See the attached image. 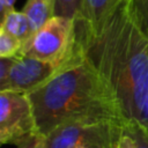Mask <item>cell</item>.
<instances>
[{
	"label": "cell",
	"instance_id": "obj_1",
	"mask_svg": "<svg viewBox=\"0 0 148 148\" xmlns=\"http://www.w3.org/2000/svg\"><path fill=\"white\" fill-rule=\"evenodd\" d=\"M76 39L113 91L125 123L148 133V34L134 0H123L96 25L76 22Z\"/></svg>",
	"mask_w": 148,
	"mask_h": 148
},
{
	"label": "cell",
	"instance_id": "obj_2",
	"mask_svg": "<svg viewBox=\"0 0 148 148\" xmlns=\"http://www.w3.org/2000/svg\"><path fill=\"white\" fill-rule=\"evenodd\" d=\"M28 96L42 136L73 120L110 119L125 123L113 91L79 42L65 66Z\"/></svg>",
	"mask_w": 148,
	"mask_h": 148
},
{
	"label": "cell",
	"instance_id": "obj_3",
	"mask_svg": "<svg viewBox=\"0 0 148 148\" xmlns=\"http://www.w3.org/2000/svg\"><path fill=\"white\" fill-rule=\"evenodd\" d=\"M125 123L110 119H82L65 123L40 135L42 148H118Z\"/></svg>",
	"mask_w": 148,
	"mask_h": 148
},
{
	"label": "cell",
	"instance_id": "obj_4",
	"mask_svg": "<svg viewBox=\"0 0 148 148\" xmlns=\"http://www.w3.org/2000/svg\"><path fill=\"white\" fill-rule=\"evenodd\" d=\"M76 47V21L54 15L24 44L22 56L62 62Z\"/></svg>",
	"mask_w": 148,
	"mask_h": 148
},
{
	"label": "cell",
	"instance_id": "obj_5",
	"mask_svg": "<svg viewBox=\"0 0 148 148\" xmlns=\"http://www.w3.org/2000/svg\"><path fill=\"white\" fill-rule=\"evenodd\" d=\"M37 134L28 94L12 89L0 90V142L20 146Z\"/></svg>",
	"mask_w": 148,
	"mask_h": 148
},
{
	"label": "cell",
	"instance_id": "obj_6",
	"mask_svg": "<svg viewBox=\"0 0 148 148\" xmlns=\"http://www.w3.org/2000/svg\"><path fill=\"white\" fill-rule=\"evenodd\" d=\"M68 59L62 62H54L27 56L17 57L9 71L7 80L0 86V90L12 89L28 94L53 77L65 66Z\"/></svg>",
	"mask_w": 148,
	"mask_h": 148
},
{
	"label": "cell",
	"instance_id": "obj_7",
	"mask_svg": "<svg viewBox=\"0 0 148 148\" xmlns=\"http://www.w3.org/2000/svg\"><path fill=\"white\" fill-rule=\"evenodd\" d=\"M1 29L6 30L10 35L21 39L24 44L34 36L35 30L32 28L30 18L27 14L22 12H17L15 9L9 10L2 16Z\"/></svg>",
	"mask_w": 148,
	"mask_h": 148
},
{
	"label": "cell",
	"instance_id": "obj_8",
	"mask_svg": "<svg viewBox=\"0 0 148 148\" xmlns=\"http://www.w3.org/2000/svg\"><path fill=\"white\" fill-rule=\"evenodd\" d=\"M123 0H84L80 21L87 25H96Z\"/></svg>",
	"mask_w": 148,
	"mask_h": 148
},
{
	"label": "cell",
	"instance_id": "obj_9",
	"mask_svg": "<svg viewBox=\"0 0 148 148\" xmlns=\"http://www.w3.org/2000/svg\"><path fill=\"white\" fill-rule=\"evenodd\" d=\"M57 0H27L23 12L30 18L35 32L56 15Z\"/></svg>",
	"mask_w": 148,
	"mask_h": 148
},
{
	"label": "cell",
	"instance_id": "obj_10",
	"mask_svg": "<svg viewBox=\"0 0 148 148\" xmlns=\"http://www.w3.org/2000/svg\"><path fill=\"white\" fill-rule=\"evenodd\" d=\"M24 43L0 28V58L22 57Z\"/></svg>",
	"mask_w": 148,
	"mask_h": 148
},
{
	"label": "cell",
	"instance_id": "obj_11",
	"mask_svg": "<svg viewBox=\"0 0 148 148\" xmlns=\"http://www.w3.org/2000/svg\"><path fill=\"white\" fill-rule=\"evenodd\" d=\"M83 1L84 0H57L56 15L80 21L82 17Z\"/></svg>",
	"mask_w": 148,
	"mask_h": 148
},
{
	"label": "cell",
	"instance_id": "obj_12",
	"mask_svg": "<svg viewBox=\"0 0 148 148\" xmlns=\"http://www.w3.org/2000/svg\"><path fill=\"white\" fill-rule=\"evenodd\" d=\"M124 130L133 139L136 148H148V133L141 126L134 123H127Z\"/></svg>",
	"mask_w": 148,
	"mask_h": 148
},
{
	"label": "cell",
	"instance_id": "obj_13",
	"mask_svg": "<svg viewBox=\"0 0 148 148\" xmlns=\"http://www.w3.org/2000/svg\"><path fill=\"white\" fill-rule=\"evenodd\" d=\"M140 21L148 34V0H134Z\"/></svg>",
	"mask_w": 148,
	"mask_h": 148
},
{
	"label": "cell",
	"instance_id": "obj_14",
	"mask_svg": "<svg viewBox=\"0 0 148 148\" xmlns=\"http://www.w3.org/2000/svg\"><path fill=\"white\" fill-rule=\"evenodd\" d=\"M17 57H13V58H0V86L2 83H5V81L8 77L9 71L15 61Z\"/></svg>",
	"mask_w": 148,
	"mask_h": 148
},
{
	"label": "cell",
	"instance_id": "obj_15",
	"mask_svg": "<svg viewBox=\"0 0 148 148\" xmlns=\"http://www.w3.org/2000/svg\"><path fill=\"white\" fill-rule=\"evenodd\" d=\"M118 148H136L133 139L125 132V130H124V133H123V135H121V138L119 140Z\"/></svg>",
	"mask_w": 148,
	"mask_h": 148
},
{
	"label": "cell",
	"instance_id": "obj_16",
	"mask_svg": "<svg viewBox=\"0 0 148 148\" xmlns=\"http://www.w3.org/2000/svg\"><path fill=\"white\" fill-rule=\"evenodd\" d=\"M18 148H42V146H40V135L37 134L34 138L27 140L25 142L21 143L18 146Z\"/></svg>",
	"mask_w": 148,
	"mask_h": 148
},
{
	"label": "cell",
	"instance_id": "obj_17",
	"mask_svg": "<svg viewBox=\"0 0 148 148\" xmlns=\"http://www.w3.org/2000/svg\"><path fill=\"white\" fill-rule=\"evenodd\" d=\"M16 0H0V8H1V17L8 13L9 10L14 9V3Z\"/></svg>",
	"mask_w": 148,
	"mask_h": 148
},
{
	"label": "cell",
	"instance_id": "obj_18",
	"mask_svg": "<svg viewBox=\"0 0 148 148\" xmlns=\"http://www.w3.org/2000/svg\"><path fill=\"white\" fill-rule=\"evenodd\" d=\"M80 148H83V147H80Z\"/></svg>",
	"mask_w": 148,
	"mask_h": 148
}]
</instances>
